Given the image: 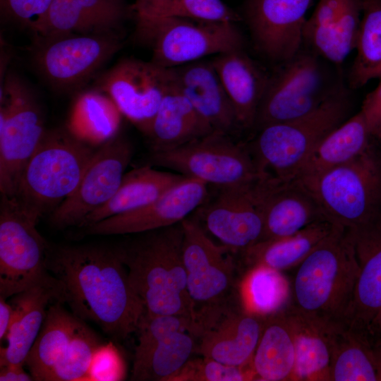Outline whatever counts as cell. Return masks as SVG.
I'll return each instance as SVG.
<instances>
[{"label": "cell", "mask_w": 381, "mask_h": 381, "mask_svg": "<svg viewBox=\"0 0 381 381\" xmlns=\"http://www.w3.org/2000/svg\"><path fill=\"white\" fill-rule=\"evenodd\" d=\"M286 309L265 318L250 363L255 380L294 381V339Z\"/></svg>", "instance_id": "obj_31"}, {"label": "cell", "mask_w": 381, "mask_h": 381, "mask_svg": "<svg viewBox=\"0 0 381 381\" xmlns=\"http://www.w3.org/2000/svg\"><path fill=\"white\" fill-rule=\"evenodd\" d=\"M238 295L245 311L268 317L291 303V284L282 271L256 265L249 267L238 283Z\"/></svg>", "instance_id": "obj_36"}, {"label": "cell", "mask_w": 381, "mask_h": 381, "mask_svg": "<svg viewBox=\"0 0 381 381\" xmlns=\"http://www.w3.org/2000/svg\"><path fill=\"white\" fill-rule=\"evenodd\" d=\"M297 267L291 304L313 317L344 321L360 270L347 229L337 225Z\"/></svg>", "instance_id": "obj_3"}, {"label": "cell", "mask_w": 381, "mask_h": 381, "mask_svg": "<svg viewBox=\"0 0 381 381\" xmlns=\"http://www.w3.org/2000/svg\"><path fill=\"white\" fill-rule=\"evenodd\" d=\"M40 218L13 197L1 194L0 297L56 281L46 268L49 247L37 229Z\"/></svg>", "instance_id": "obj_14"}, {"label": "cell", "mask_w": 381, "mask_h": 381, "mask_svg": "<svg viewBox=\"0 0 381 381\" xmlns=\"http://www.w3.org/2000/svg\"><path fill=\"white\" fill-rule=\"evenodd\" d=\"M186 176L145 164L126 172L114 196L79 225L85 228L107 218L126 214L152 202Z\"/></svg>", "instance_id": "obj_29"}, {"label": "cell", "mask_w": 381, "mask_h": 381, "mask_svg": "<svg viewBox=\"0 0 381 381\" xmlns=\"http://www.w3.org/2000/svg\"><path fill=\"white\" fill-rule=\"evenodd\" d=\"M126 366L112 342L103 343L93 355L87 380L118 381L125 378Z\"/></svg>", "instance_id": "obj_42"}, {"label": "cell", "mask_w": 381, "mask_h": 381, "mask_svg": "<svg viewBox=\"0 0 381 381\" xmlns=\"http://www.w3.org/2000/svg\"><path fill=\"white\" fill-rule=\"evenodd\" d=\"M371 138L365 120L358 111L318 144L295 179L307 181L351 161L370 146Z\"/></svg>", "instance_id": "obj_30"}, {"label": "cell", "mask_w": 381, "mask_h": 381, "mask_svg": "<svg viewBox=\"0 0 381 381\" xmlns=\"http://www.w3.org/2000/svg\"><path fill=\"white\" fill-rule=\"evenodd\" d=\"M346 0H320L304 28L324 27L332 23L340 15Z\"/></svg>", "instance_id": "obj_44"}, {"label": "cell", "mask_w": 381, "mask_h": 381, "mask_svg": "<svg viewBox=\"0 0 381 381\" xmlns=\"http://www.w3.org/2000/svg\"><path fill=\"white\" fill-rule=\"evenodd\" d=\"M255 380L250 365H227L204 357L189 360L172 381H243Z\"/></svg>", "instance_id": "obj_40"}, {"label": "cell", "mask_w": 381, "mask_h": 381, "mask_svg": "<svg viewBox=\"0 0 381 381\" xmlns=\"http://www.w3.org/2000/svg\"><path fill=\"white\" fill-rule=\"evenodd\" d=\"M347 231L360 270L344 321L369 332L371 322L381 307V214Z\"/></svg>", "instance_id": "obj_21"}, {"label": "cell", "mask_w": 381, "mask_h": 381, "mask_svg": "<svg viewBox=\"0 0 381 381\" xmlns=\"http://www.w3.org/2000/svg\"><path fill=\"white\" fill-rule=\"evenodd\" d=\"M362 11V0H346L340 15L332 23L303 28V43L326 60L341 64L356 47Z\"/></svg>", "instance_id": "obj_37"}, {"label": "cell", "mask_w": 381, "mask_h": 381, "mask_svg": "<svg viewBox=\"0 0 381 381\" xmlns=\"http://www.w3.org/2000/svg\"><path fill=\"white\" fill-rule=\"evenodd\" d=\"M135 16L136 40L151 49V61L165 68L244 48V38L236 23Z\"/></svg>", "instance_id": "obj_9"}, {"label": "cell", "mask_w": 381, "mask_h": 381, "mask_svg": "<svg viewBox=\"0 0 381 381\" xmlns=\"http://www.w3.org/2000/svg\"><path fill=\"white\" fill-rule=\"evenodd\" d=\"M311 0H247L245 20L255 49L281 64L294 57L303 43L306 11Z\"/></svg>", "instance_id": "obj_18"}, {"label": "cell", "mask_w": 381, "mask_h": 381, "mask_svg": "<svg viewBox=\"0 0 381 381\" xmlns=\"http://www.w3.org/2000/svg\"><path fill=\"white\" fill-rule=\"evenodd\" d=\"M211 61L232 103L241 130L253 129L269 75L243 49L217 54Z\"/></svg>", "instance_id": "obj_26"}, {"label": "cell", "mask_w": 381, "mask_h": 381, "mask_svg": "<svg viewBox=\"0 0 381 381\" xmlns=\"http://www.w3.org/2000/svg\"><path fill=\"white\" fill-rule=\"evenodd\" d=\"M209 186L186 177L159 198L138 210L111 217L83 228L87 234L143 233L181 223L205 200Z\"/></svg>", "instance_id": "obj_20"}, {"label": "cell", "mask_w": 381, "mask_h": 381, "mask_svg": "<svg viewBox=\"0 0 381 381\" xmlns=\"http://www.w3.org/2000/svg\"><path fill=\"white\" fill-rule=\"evenodd\" d=\"M336 226L327 219H321L292 236L261 241L242 253L245 263L248 267L263 265L279 271L297 267Z\"/></svg>", "instance_id": "obj_32"}, {"label": "cell", "mask_w": 381, "mask_h": 381, "mask_svg": "<svg viewBox=\"0 0 381 381\" xmlns=\"http://www.w3.org/2000/svg\"><path fill=\"white\" fill-rule=\"evenodd\" d=\"M53 0H0L1 15L29 28L33 34L41 25Z\"/></svg>", "instance_id": "obj_41"}, {"label": "cell", "mask_w": 381, "mask_h": 381, "mask_svg": "<svg viewBox=\"0 0 381 381\" xmlns=\"http://www.w3.org/2000/svg\"><path fill=\"white\" fill-rule=\"evenodd\" d=\"M181 225L186 286L198 339L224 314L241 307L236 302L239 299L236 265L234 252L214 243L195 219L187 217Z\"/></svg>", "instance_id": "obj_5"}, {"label": "cell", "mask_w": 381, "mask_h": 381, "mask_svg": "<svg viewBox=\"0 0 381 381\" xmlns=\"http://www.w3.org/2000/svg\"><path fill=\"white\" fill-rule=\"evenodd\" d=\"M195 337L180 331L145 345H136L132 380L172 381L198 350Z\"/></svg>", "instance_id": "obj_33"}, {"label": "cell", "mask_w": 381, "mask_h": 381, "mask_svg": "<svg viewBox=\"0 0 381 381\" xmlns=\"http://www.w3.org/2000/svg\"><path fill=\"white\" fill-rule=\"evenodd\" d=\"M350 109L349 95L343 87L315 111L257 131L246 145L263 175L295 179L318 144L348 119Z\"/></svg>", "instance_id": "obj_6"}, {"label": "cell", "mask_w": 381, "mask_h": 381, "mask_svg": "<svg viewBox=\"0 0 381 381\" xmlns=\"http://www.w3.org/2000/svg\"><path fill=\"white\" fill-rule=\"evenodd\" d=\"M286 310L294 339V381H329L332 343L337 322L306 314L291 304Z\"/></svg>", "instance_id": "obj_28"}, {"label": "cell", "mask_w": 381, "mask_h": 381, "mask_svg": "<svg viewBox=\"0 0 381 381\" xmlns=\"http://www.w3.org/2000/svg\"><path fill=\"white\" fill-rule=\"evenodd\" d=\"M171 80L169 68L152 61L127 57L98 75L94 87L107 94L145 135Z\"/></svg>", "instance_id": "obj_16"}, {"label": "cell", "mask_w": 381, "mask_h": 381, "mask_svg": "<svg viewBox=\"0 0 381 381\" xmlns=\"http://www.w3.org/2000/svg\"><path fill=\"white\" fill-rule=\"evenodd\" d=\"M146 164L171 169L214 187L248 186L266 176L246 144L214 131L174 149L150 152Z\"/></svg>", "instance_id": "obj_11"}, {"label": "cell", "mask_w": 381, "mask_h": 381, "mask_svg": "<svg viewBox=\"0 0 381 381\" xmlns=\"http://www.w3.org/2000/svg\"><path fill=\"white\" fill-rule=\"evenodd\" d=\"M252 189L263 220L262 241L292 236L315 221L327 219L313 193L296 179L266 176Z\"/></svg>", "instance_id": "obj_19"}, {"label": "cell", "mask_w": 381, "mask_h": 381, "mask_svg": "<svg viewBox=\"0 0 381 381\" xmlns=\"http://www.w3.org/2000/svg\"><path fill=\"white\" fill-rule=\"evenodd\" d=\"M133 152L131 144L119 135L102 143L76 188L49 214L51 224L57 229L79 226L105 205L117 191Z\"/></svg>", "instance_id": "obj_15"}, {"label": "cell", "mask_w": 381, "mask_h": 381, "mask_svg": "<svg viewBox=\"0 0 381 381\" xmlns=\"http://www.w3.org/2000/svg\"><path fill=\"white\" fill-rule=\"evenodd\" d=\"M46 268L59 284L61 302L76 316L114 339L136 332L145 305L114 247L49 246Z\"/></svg>", "instance_id": "obj_1"}, {"label": "cell", "mask_w": 381, "mask_h": 381, "mask_svg": "<svg viewBox=\"0 0 381 381\" xmlns=\"http://www.w3.org/2000/svg\"><path fill=\"white\" fill-rule=\"evenodd\" d=\"M120 112L111 99L93 86L75 93L68 128L90 143H104L117 135Z\"/></svg>", "instance_id": "obj_35"}, {"label": "cell", "mask_w": 381, "mask_h": 381, "mask_svg": "<svg viewBox=\"0 0 381 381\" xmlns=\"http://www.w3.org/2000/svg\"><path fill=\"white\" fill-rule=\"evenodd\" d=\"M122 43L121 35H34L32 61L53 90L76 93L99 75Z\"/></svg>", "instance_id": "obj_12"}, {"label": "cell", "mask_w": 381, "mask_h": 381, "mask_svg": "<svg viewBox=\"0 0 381 381\" xmlns=\"http://www.w3.org/2000/svg\"><path fill=\"white\" fill-rule=\"evenodd\" d=\"M97 149L67 126L47 129L12 197L40 218L50 214L76 188Z\"/></svg>", "instance_id": "obj_4"}, {"label": "cell", "mask_w": 381, "mask_h": 381, "mask_svg": "<svg viewBox=\"0 0 381 381\" xmlns=\"http://www.w3.org/2000/svg\"><path fill=\"white\" fill-rule=\"evenodd\" d=\"M131 12L125 0H53L33 35H121Z\"/></svg>", "instance_id": "obj_23"}, {"label": "cell", "mask_w": 381, "mask_h": 381, "mask_svg": "<svg viewBox=\"0 0 381 381\" xmlns=\"http://www.w3.org/2000/svg\"><path fill=\"white\" fill-rule=\"evenodd\" d=\"M11 300L13 315L6 338L1 347L0 366L25 365L44 322L47 308L54 301L61 302L58 282L33 286L16 295Z\"/></svg>", "instance_id": "obj_25"}, {"label": "cell", "mask_w": 381, "mask_h": 381, "mask_svg": "<svg viewBox=\"0 0 381 381\" xmlns=\"http://www.w3.org/2000/svg\"><path fill=\"white\" fill-rule=\"evenodd\" d=\"M268 77L253 129L303 116L342 87L315 52L300 50Z\"/></svg>", "instance_id": "obj_8"}, {"label": "cell", "mask_w": 381, "mask_h": 381, "mask_svg": "<svg viewBox=\"0 0 381 381\" xmlns=\"http://www.w3.org/2000/svg\"><path fill=\"white\" fill-rule=\"evenodd\" d=\"M369 332L344 321L334 327L329 381H377L375 359Z\"/></svg>", "instance_id": "obj_34"}, {"label": "cell", "mask_w": 381, "mask_h": 381, "mask_svg": "<svg viewBox=\"0 0 381 381\" xmlns=\"http://www.w3.org/2000/svg\"><path fill=\"white\" fill-rule=\"evenodd\" d=\"M183 236L181 222L147 231L114 246L148 315H179L191 319Z\"/></svg>", "instance_id": "obj_2"}, {"label": "cell", "mask_w": 381, "mask_h": 381, "mask_svg": "<svg viewBox=\"0 0 381 381\" xmlns=\"http://www.w3.org/2000/svg\"><path fill=\"white\" fill-rule=\"evenodd\" d=\"M375 331L380 336L381 339V307L375 315L369 328V332Z\"/></svg>", "instance_id": "obj_48"}, {"label": "cell", "mask_w": 381, "mask_h": 381, "mask_svg": "<svg viewBox=\"0 0 381 381\" xmlns=\"http://www.w3.org/2000/svg\"><path fill=\"white\" fill-rule=\"evenodd\" d=\"M135 15L236 23L241 17L222 0H135Z\"/></svg>", "instance_id": "obj_39"}, {"label": "cell", "mask_w": 381, "mask_h": 381, "mask_svg": "<svg viewBox=\"0 0 381 381\" xmlns=\"http://www.w3.org/2000/svg\"><path fill=\"white\" fill-rule=\"evenodd\" d=\"M0 104V192L11 197L47 128L34 92L14 72L1 85Z\"/></svg>", "instance_id": "obj_13"}, {"label": "cell", "mask_w": 381, "mask_h": 381, "mask_svg": "<svg viewBox=\"0 0 381 381\" xmlns=\"http://www.w3.org/2000/svg\"><path fill=\"white\" fill-rule=\"evenodd\" d=\"M13 310L11 303H6V299L0 297V341H4L9 331Z\"/></svg>", "instance_id": "obj_46"}, {"label": "cell", "mask_w": 381, "mask_h": 381, "mask_svg": "<svg viewBox=\"0 0 381 381\" xmlns=\"http://www.w3.org/2000/svg\"><path fill=\"white\" fill-rule=\"evenodd\" d=\"M61 302L49 306L42 329L25 362L37 381L87 380L94 353L104 343L84 320Z\"/></svg>", "instance_id": "obj_10"}, {"label": "cell", "mask_w": 381, "mask_h": 381, "mask_svg": "<svg viewBox=\"0 0 381 381\" xmlns=\"http://www.w3.org/2000/svg\"><path fill=\"white\" fill-rule=\"evenodd\" d=\"M376 88L364 99L362 113L372 137L381 138V77Z\"/></svg>", "instance_id": "obj_43"}, {"label": "cell", "mask_w": 381, "mask_h": 381, "mask_svg": "<svg viewBox=\"0 0 381 381\" xmlns=\"http://www.w3.org/2000/svg\"><path fill=\"white\" fill-rule=\"evenodd\" d=\"M212 131L210 124L181 93L171 76L150 130L145 135L150 152L174 149Z\"/></svg>", "instance_id": "obj_27"}, {"label": "cell", "mask_w": 381, "mask_h": 381, "mask_svg": "<svg viewBox=\"0 0 381 381\" xmlns=\"http://www.w3.org/2000/svg\"><path fill=\"white\" fill-rule=\"evenodd\" d=\"M376 370L377 375V381H381V339L377 340L375 344H373Z\"/></svg>", "instance_id": "obj_47"}, {"label": "cell", "mask_w": 381, "mask_h": 381, "mask_svg": "<svg viewBox=\"0 0 381 381\" xmlns=\"http://www.w3.org/2000/svg\"><path fill=\"white\" fill-rule=\"evenodd\" d=\"M175 84L214 131L233 136L241 128L232 103L211 61L169 68Z\"/></svg>", "instance_id": "obj_22"}, {"label": "cell", "mask_w": 381, "mask_h": 381, "mask_svg": "<svg viewBox=\"0 0 381 381\" xmlns=\"http://www.w3.org/2000/svg\"><path fill=\"white\" fill-rule=\"evenodd\" d=\"M265 318L241 307L234 308L198 338V350L202 356L227 365H250Z\"/></svg>", "instance_id": "obj_24"}, {"label": "cell", "mask_w": 381, "mask_h": 381, "mask_svg": "<svg viewBox=\"0 0 381 381\" xmlns=\"http://www.w3.org/2000/svg\"><path fill=\"white\" fill-rule=\"evenodd\" d=\"M0 367L1 381L34 380L32 375L26 373L22 365H6Z\"/></svg>", "instance_id": "obj_45"}, {"label": "cell", "mask_w": 381, "mask_h": 381, "mask_svg": "<svg viewBox=\"0 0 381 381\" xmlns=\"http://www.w3.org/2000/svg\"><path fill=\"white\" fill-rule=\"evenodd\" d=\"M362 3L357 54L349 75L353 89L381 77V0H362Z\"/></svg>", "instance_id": "obj_38"}, {"label": "cell", "mask_w": 381, "mask_h": 381, "mask_svg": "<svg viewBox=\"0 0 381 381\" xmlns=\"http://www.w3.org/2000/svg\"><path fill=\"white\" fill-rule=\"evenodd\" d=\"M300 182L325 217L346 229L381 214V152L372 143L351 161Z\"/></svg>", "instance_id": "obj_7"}, {"label": "cell", "mask_w": 381, "mask_h": 381, "mask_svg": "<svg viewBox=\"0 0 381 381\" xmlns=\"http://www.w3.org/2000/svg\"><path fill=\"white\" fill-rule=\"evenodd\" d=\"M212 187L193 219L234 253L241 254L262 241V217L252 186Z\"/></svg>", "instance_id": "obj_17"}, {"label": "cell", "mask_w": 381, "mask_h": 381, "mask_svg": "<svg viewBox=\"0 0 381 381\" xmlns=\"http://www.w3.org/2000/svg\"><path fill=\"white\" fill-rule=\"evenodd\" d=\"M138 1H147V0H138Z\"/></svg>", "instance_id": "obj_49"}]
</instances>
